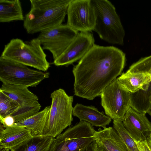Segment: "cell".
Returning a JSON list of instances; mask_svg holds the SVG:
<instances>
[{"instance_id":"cell-5","label":"cell","mask_w":151,"mask_h":151,"mask_svg":"<svg viewBox=\"0 0 151 151\" xmlns=\"http://www.w3.org/2000/svg\"><path fill=\"white\" fill-rule=\"evenodd\" d=\"M50 97L51 105L42 136L55 138L72 124L73 96L59 88L51 93Z\"/></svg>"},{"instance_id":"cell-11","label":"cell","mask_w":151,"mask_h":151,"mask_svg":"<svg viewBox=\"0 0 151 151\" xmlns=\"http://www.w3.org/2000/svg\"><path fill=\"white\" fill-rule=\"evenodd\" d=\"M67 24L80 32L93 31L96 16L91 0H72L67 11Z\"/></svg>"},{"instance_id":"cell-25","label":"cell","mask_w":151,"mask_h":151,"mask_svg":"<svg viewBox=\"0 0 151 151\" xmlns=\"http://www.w3.org/2000/svg\"><path fill=\"white\" fill-rule=\"evenodd\" d=\"M0 121L4 128L13 126L15 123L14 118L11 115L4 118L0 117Z\"/></svg>"},{"instance_id":"cell-3","label":"cell","mask_w":151,"mask_h":151,"mask_svg":"<svg viewBox=\"0 0 151 151\" xmlns=\"http://www.w3.org/2000/svg\"><path fill=\"white\" fill-rule=\"evenodd\" d=\"M96 16L93 31L109 43L123 45L125 32L114 5L108 0H91Z\"/></svg>"},{"instance_id":"cell-28","label":"cell","mask_w":151,"mask_h":151,"mask_svg":"<svg viewBox=\"0 0 151 151\" xmlns=\"http://www.w3.org/2000/svg\"><path fill=\"white\" fill-rule=\"evenodd\" d=\"M146 140L149 148L151 151V133L147 138Z\"/></svg>"},{"instance_id":"cell-10","label":"cell","mask_w":151,"mask_h":151,"mask_svg":"<svg viewBox=\"0 0 151 151\" xmlns=\"http://www.w3.org/2000/svg\"><path fill=\"white\" fill-rule=\"evenodd\" d=\"M78 33L67 24H62L40 32L37 38L43 49L51 53L54 60L64 52Z\"/></svg>"},{"instance_id":"cell-4","label":"cell","mask_w":151,"mask_h":151,"mask_svg":"<svg viewBox=\"0 0 151 151\" xmlns=\"http://www.w3.org/2000/svg\"><path fill=\"white\" fill-rule=\"evenodd\" d=\"M1 56L43 72L47 70L50 63L37 38L27 42L13 38L4 45Z\"/></svg>"},{"instance_id":"cell-8","label":"cell","mask_w":151,"mask_h":151,"mask_svg":"<svg viewBox=\"0 0 151 151\" xmlns=\"http://www.w3.org/2000/svg\"><path fill=\"white\" fill-rule=\"evenodd\" d=\"M101 104L105 114L113 120L122 121L130 107V93L119 83L116 79L102 91Z\"/></svg>"},{"instance_id":"cell-16","label":"cell","mask_w":151,"mask_h":151,"mask_svg":"<svg viewBox=\"0 0 151 151\" xmlns=\"http://www.w3.org/2000/svg\"><path fill=\"white\" fill-rule=\"evenodd\" d=\"M0 128V146L10 149L33 137L30 131L23 126L4 128L1 124Z\"/></svg>"},{"instance_id":"cell-18","label":"cell","mask_w":151,"mask_h":151,"mask_svg":"<svg viewBox=\"0 0 151 151\" xmlns=\"http://www.w3.org/2000/svg\"><path fill=\"white\" fill-rule=\"evenodd\" d=\"M50 107V106H47L42 110L26 119L15 123L13 125L25 127L30 131L33 136H42Z\"/></svg>"},{"instance_id":"cell-9","label":"cell","mask_w":151,"mask_h":151,"mask_svg":"<svg viewBox=\"0 0 151 151\" xmlns=\"http://www.w3.org/2000/svg\"><path fill=\"white\" fill-rule=\"evenodd\" d=\"M0 90L19 105L18 109L12 115L14 119L15 123L39 111L41 106L38 97L31 92L28 87L3 83Z\"/></svg>"},{"instance_id":"cell-17","label":"cell","mask_w":151,"mask_h":151,"mask_svg":"<svg viewBox=\"0 0 151 151\" xmlns=\"http://www.w3.org/2000/svg\"><path fill=\"white\" fill-rule=\"evenodd\" d=\"M116 80L122 87L133 93L140 90L147 89L151 82V75L145 73L126 71Z\"/></svg>"},{"instance_id":"cell-6","label":"cell","mask_w":151,"mask_h":151,"mask_svg":"<svg viewBox=\"0 0 151 151\" xmlns=\"http://www.w3.org/2000/svg\"><path fill=\"white\" fill-rule=\"evenodd\" d=\"M50 75L0 56V80L3 83L35 87Z\"/></svg>"},{"instance_id":"cell-20","label":"cell","mask_w":151,"mask_h":151,"mask_svg":"<svg viewBox=\"0 0 151 151\" xmlns=\"http://www.w3.org/2000/svg\"><path fill=\"white\" fill-rule=\"evenodd\" d=\"M52 137L33 136L10 149L11 151H49L54 140Z\"/></svg>"},{"instance_id":"cell-1","label":"cell","mask_w":151,"mask_h":151,"mask_svg":"<svg viewBox=\"0 0 151 151\" xmlns=\"http://www.w3.org/2000/svg\"><path fill=\"white\" fill-rule=\"evenodd\" d=\"M125 61L119 49L94 44L73 68L75 95L90 100L100 96L121 74Z\"/></svg>"},{"instance_id":"cell-7","label":"cell","mask_w":151,"mask_h":151,"mask_svg":"<svg viewBox=\"0 0 151 151\" xmlns=\"http://www.w3.org/2000/svg\"><path fill=\"white\" fill-rule=\"evenodd\" d=\"M96 131L90 123L80 121L55 138L49 151H78L95 141Z\"/></svg>"},{"instance_id":"cell-27","label":"cell","mask_w":151,"mask_h":151,"mask_svg":"<svg viewBox=\"0 0 151 151\" xmlns=\"http://www.w3.org/2000/svg\"><path fill=\"white\" fill-rule=\"evenodd\" d=\"M78 151H97V144L94 141L89 145Z\"/></svg>"},{"instance_id":"cell-15","label":"cell","mask_w":151,"mask_h":151,"mask_svg":"<svg viewBox=\"0 0 151 151\" xmlns=\"http://www.w3.org/2000/svg\"><path fill=\"white\" fill-rule=\"evenodd\" d=\"M73 115L78 118L80 121H84L93 126L106 128L111 123V119L99 111L93 106H86L77 104L73 107Z\"/></svg>"},{"instance_id":"cell-12","label":"cell","mask_w":151,"mask_h":151,"mask_svg":"<svg viewBox=\"0 0 151 151\" xmlns=\"http://www.w3.org/2000/svg\"><path fill=\"white\" fill-rule=\"evenodd\" d=\"M93 34L78 33L64 52L54 60L57 66L67 65L80 60L94 45Z\"/></svg>"},{"instance_id":"cell-24","label":"cell","mask_w":151,"mask_h":151,"mask_svg":"<svg viewBox=\"0 0 151 151\" xmlns=\"http://www.w3.org/2000/svg\"><path fill=\"white\" fill-rule=\"evenodd\" d=\"M127 71L145 73L151 75V55L141 58L132 65Z\"/></svg>"},{"instance_id":"cell-14","label":"cell","mask_w":151,"mask_h":151,"mask_svg":"<svg viewBox=\"0 0 151 151\" xmlns=\"http://www.w3.org/2000/svg\"><path fill=\"white\" fill-rule=\"evenodd\" d=\"M97 151H128L124 143L113 127L100 128L94 134Z\"/></svg>"},{"instance_id":"cell-29","label":"cell","mask_w":151,"mask_h":151,"mask_svg":"<svg viewBox=\"0 0 151 151\" xmlns=\"http://www.w3.org/2000/svg\"><path fill=\"white\" fill-rule=\"evenodd\" d=\"M147 113L151 116V107L148 111Z\"/></svg>"},{"instance_id":"cell-2","label":"cell","mask_w":151,"mask_h":151,"mask_svg":"<svg viewBox=\"0 0 151 151\" xmlns=\"http://www.w3.org/2000/svg\"><path fill=\"white\" fill-rule=\"evenodd\" d=\"M72 0H30L31 9L24 17L23 27L32 34L62 24Z\"/></svg>"},{"instance_id":"cell-21","label":"cell","mask_w":151,"mask_h":151,"mask_svg":"<svg viewBox=\"0 0 151 151\" xmlns=\"http://www.w3.org/2000/svg\"><path fill=\"white\" fill-rule=\"evenodd\" d=\"M130 107L139 112L147 113L151 107V82L147 89L130 93Z\"/></svg>"},{"instance_id":"cell-22","label":"cell","mask_w":151,"mask_h":151,"mask_svg":"<svg viewBox=\"0 0 151 151\" xmlns=\"http://www.w3.org/2000/svg\"><path fill=\"white\" fill-rule=\"evenodd\" d=\"M19 107L17 103L0 90V117L12 116Z\"/></svg>"},{"instance_id":"cell-26","label":"cell","mask_w":151,"mask_h":151,"mask_svg":"<svg viewBox=\"0 0 151 151\" xmlns=\"http://www.w3.org/2000/svg\"><path fill=\"white\" fill-rule=\"evenodd\" d=\"M134 141L139 151H151L146 140L141 142Z\"/></svg>"},{"instance_id":"cell-19","label":"cell","mask_w":151,"mask_h":151,"mask_svg":"<svg viewBox=\"0 0 151 151\" xmlns=\"http://www.w3.org/2000/svg\"><path fill=\"white\" fill-rule=\"evenodd\" d=\"M21 4L19 0H0V22L24 21Z\"/></svg>"},{"instance_id":"cell-23","label":"cell","mask_w":151,"mask_h":151,"mask_svg":"<svg viewBox=\"0 0 151 151\" xmlns=\"http://www.w3.org/2000/svg\"><path fill=\"white\" fill-rule=\"evenodd\" d=\"M113 127L124 143L128 151H139L134 140L124 126L122 121L114 120Z\"/></svg>"},{"instance_id":"cell-13","label":"cell","mask_w":151,"mask_h":151,"mask_svg":"<svg viewBox=\"0 0 151 151\" xmlns=\"http://www.w3.org/2000/svg\"><path fill=\"white\" fill-rule=\"evenodd\" d=\"M123 125L134 141L146 140L151 133V122L146 114L139 112L130 107L122 120Z\"/></svg>"}]
</instances>
